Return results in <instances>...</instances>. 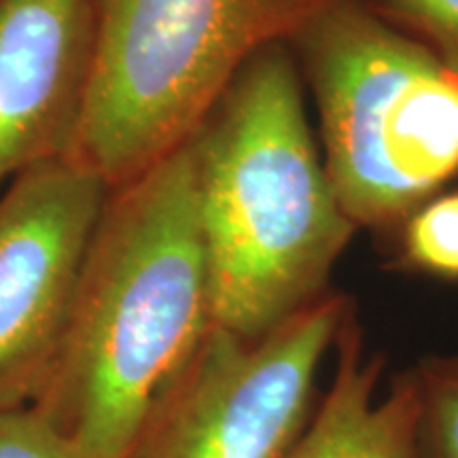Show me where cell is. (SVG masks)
Segmentation results:
<instances>
[{
    "label": "cell",
    "mask_w": 458,
    "mask_h": 458,
    "mask_svg": "<svg viewBox=\"0 0 458 458\" xmlns=\"http://www.w3.org/2000/svg\"><path fill=\"white\" fill-rule=\"evenodd\" d=\"M210 325L187 140L108 193L54 363L28 408L72 458H131L148 410Z\"/></svg>",
    "instance_id": "1"
},
{
    "label": "cell",
    "mask_w": 458,
    "mask_h": 458,
    "mask_svg": "<svg viewBox=\"0 0 458 458\" xmlns=\"http://www.w3.org/2000/svg\"><path fill=\"white\" fill-rule=\"evenodd\" d=\"M293 60L289 43L257 51L189 139L210 317L240 337L327 293L357 227L320 165Z\"/></svg>",
    "instance_id": "2"
},
{
    "label": "cell",
    "mask_w": 458,
    "mask_h": 458,
    "mask_svg": "<svg viewBox=\"0 0 458 458\" xmlns=\"http://www.w3.org/2000/svg\"><path fill=\"white\" fill-rule=\"evenodd\" d=\"M289 47L306 68L327 174L354 225H391L458 172V72L369 0H331Z\"/></svg>",
    "instance_id": "3"
},
{
    "label": "cell",
    "mask_w": 458,
    "mask_h": 458,
    "mask_svg": "<svg viewBox=\"0 0 458 458\" xmlns=\"http://www.w3.org/2000/svg\"><path fill=\"white\" fill-rule=\"evenodd\" d=\"M331 0H98L94 66L72 157L108 187L191 139L257 51Z\"/></svg>",
    "instance_id": "4"
},
{
    "label": "cell",
    "mask_w": 458,
    "mask_h": 458,
    "mask_svg": "<svg viewBox=\"0 0 458 458\" xmlns=\"http://www.w3.org/2000/svg\"><path fill=\"white\" fill-rule=\"evenodd\" d=\"M352 303L327 291L261 337L210 325L159 393L131 458H280L314 411L320 360Z\"/></svg>",
    "instance_id": "5"
},
{
    "label": "cell",
    "mask_w": 458,
    "mask_h": 458,
    "mask_svg": "<svg viewBox=\"0 0 458 458\" xmlns=\"http://www.w3.org/2000/svg\"><path fill=\"white\" fill-rule=\"evenodd\" d=\"M108 193L74 157L0 191V410L28 408L41 391Z\"/></svg>",
    "instance_id": "6"
},
{
    "label": "cell",
    "mask_w": 458,
    "mask_h": 458,
    "mask_svg": "<svg viewBox=\"0 0 458 458\" xmlns=\"http://www.w3.org/2000/svg\"><path fill=\"white\" fill-rule=\"evenodd\" d=\"M98 0H0V191L72 157L88 100Z\"/></svg>",
    "instance_id": "7"
},
{
    "label": "cell",
    "mask_w": 458,
    "mask_h": 458,
    "mask_svg": "<svg viewBox=\"0 0 458 458\" xmlns=\"http://www.w3.org/2000/svg\"><path fill=\"white\" fill-rule=\"evenodd\" d=\"M334 346L337 363L323 401L280 458H422L418 445L420 386L416 369L394 377L391 393L376 401L382 357L363 359L354 308Z\"/></svg>",
    "instance_id": "8"
},
{
    "label": "cell",
    "mask_w": 458,
    "mask_h": 458,
    "mask_svg": "<svg viewBox=\"0 0 458 458\" xmlns=\"http://www.w3.org/2000/svg\"><path fill=\"white\" fill-rule=\"evenodd\" d=\"M414 369L420 386V456L458 458V354L427 357Z\"/></svg>",
    "instance_id": "9"
},
{
    "label": "cell",
    "mask_w": 458,
    "mask_h": 458,
    "mask_svg": "<svg viewBox=\"0 0 458 458\" xmlns=\"http://www.w3.org/2000/svg\"><path fill=\"white\" fill-rule=\"evenodd\" d=\"M403 261L431 276L458 280V193L422 206L405 223Z\"/></svg>",
    "instance_id": "10"
},
{
    "label": "cell",
    "mask_w": 458,
    "mask_h": 458,
    "mask_svg": "<svg viewBox=\"0 0 458 458\" xmlns=\"http://www.w3.org/2000/svg\"><path fill=\"white\" fill-rule=\"evenodd\" d=\"M377 13L458 72V0H369Z\"/></svg>",
    "instance_id": "11"
},
{
    "label": "cell",
    "mask_w": 458,
    "mask_h": 458,
    "mask_svg": "<svg viewBox=\"0 0 458 458\" xmlns=\"http://www.w3.org/2000/svg\"><path fill=\"white\" fill-rule=\"evenodd\" d=\"M0 458H72L30 408L0 410Z\"/></svg>",
    "instance_id": "12"
}]
</instances>
